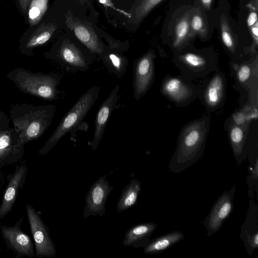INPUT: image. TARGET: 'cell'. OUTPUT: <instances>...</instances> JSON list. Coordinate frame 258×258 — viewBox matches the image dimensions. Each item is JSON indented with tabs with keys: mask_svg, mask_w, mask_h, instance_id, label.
<instances>
[{
	"mask_svg": "<svg viewBox=\"0 0 258 258\" xmlns=\"http://www.w3.org/2000/svg\"><path fill=\"white\" fill-rule=\"evenodd\" d=\"M56 106L22 103L13 105L10 117L23 145L41 137L50 126Z\"/></svg>",
	"mask_w": 258,
	"mask_h": 258,
	"instance_id": "6da1fadb",
	"label": "cell"
},
{
	"mask_svg": "<svg viewBox=\"0 0 258 258\" xmlns=\"http://www.w3.org/2000/svg\"><path fill=\"white\" fill-rule=\"evenodd\" d=\"M6 77L21 92L42 100L53 101L62 95L57 89L61 77L57 73H34L18 67L8 72Z\"/></svg>",
	"mask_w": 258,
	"mask_h": 258,
	"instance_id": "7a4b0ae2",
	"label": "cell"
},
{
	"mask_svg": "<svg viewBox=\"0 0 258 258\" xmlns=\"http://www.w3.org/2000/svg\"><path fill=\"white\" fill-rule=\"evenodd\" d=\"M100 91V87L94 86L90 88L81 95L63 116L52 134L39 150V155L46 154L62 137L75 130L97 100Z\"/></svg>",
	"mask_w": 258,
	"mask_h": 258,
	"instance_id": "3957f363",
	"label": "cell"
},
{
	"mask_svg": "<svg viewBox=\"0 0 258 258\" xmlns=\"http://www.w3.org/2000/svg\"><path fill=\"white\" fill-rule=\"evenodd\" d=\"M206 134L200 123L191 125L181 135L169 163V170L179 173L197 162L202 156Z\"/></svg>",
	"mask_w": 258,
	"mask_h": 258,
	"instance_id": "277c9868",
	"label": "cell"
},
{
	"mask_svg": "<svg viewBox=\"0 0 258 258\" xmlns=\"http://www.w3.org/2000/svg\"><path fill=\"white\" fill-rule=\"evenodd\" d=\"M45 56L71 72H85L90 69L93 61L90 55L69 39L63 40Z\"/></svg>",
	"mask_w": 258,
	"mask_h": 258,
	"instance_id": "5b68a950",
	"label": "cell"
},
{
	"mask_svg": "<svg viewBox=\"0 0 258 258\" xmlns=\"http://www.w3.org/2000/svg\"><path fill=\"white\" fill-rule=\"evenodd\" d=\"M26 208L34 242L36 256L48 258L54 257L56 249L46 226L33 207L27 204Z\"/></svg>",
	"mask_w": 258,
	"mask_h": 258,
	"instance_id": "8992f818",
	"label": "cell"
},
{
	"mask_svg": "<svg viewBox=\"0 0 258 258\" xmlns=\"http://www.w3.org/2000/svg\"><path fill=\"white\" fill-rule=\"evenodd\" d=\"M234 185L230 189L225 190L213 204L209 214L203 222L210 236L218 232L224 221L233 211V200L236 190Z\"/></svg>",
	"mask_w": 258,
	"mask_h": 258,
	"instance_id": "52a82bcc",
	"label": "cell"
},
{
	"mask_svg": "<svg viewBox=\"0 0 258 258\" xmlns=\"http://www.w3.org/2000/svg\"><path fill=\"white\" fill-rule=\"evenodd\" d=\"M113 188L105 176L100 177L92 185L86 196L84 218L97 215L102 217L105 214V204Z\"/></svg>",
	"mask_w": 258,
	"mask_h": 258,
	"instance_id": "ba28073f",
	"label": "cell"
},
{
	"mask_svg": "<svg viewBox=\"0 0 258 258\" xmlns=\"http://www.w3.org/2000/svg\"><path fill=\"white\" fill-rule=\"evenodd\" d=\"M154 53L149 51L134 63L133 90L136 100L144 96L149 89L154 78Z\"/></svg>",
	"mask_w": 258,
	"mask_h": 258,
	"instance_id": "9c48e42d",
	"label": "cell"
},
{
	"mask_svg": "<svg viewBox=\"0 0 258 258\" xmlns=\"http://www.w3.org/2000/svg\"><path fill=\"white\" fill-rule=\"evenodd\" d=\"M22 221L21 218L14 226H1V234L7 246L16 254L32 257L34 255L33 244L30 237L21 228Z\"/></svg>",
	"mask_w": 258,
	"mask_h": 258,
	"instance_id": "30bf717a",
	"label": "cell"
},
{
	"mask_svg": "<svg viewBox=\"0 0 258 258\" xmlns=\"http://www.w3.org/2000/svg\"><path fill=\"white\" fill-rule=\"evenodd\" d=\"M24 146L19 133L10 125V117L0 110V161L21 153Z\"/></svg>",
	"mask_w": 258,
	"mask_h": 258,
	"instance_id": "8fae6325",
	"label": "cell"
},
{
	"mask_svg": "<svg viewBox=\"0 0 258 258\" xmlns=\"http://www.w3.org/2000/svg\"><path fill=\"white\" fill-rule=\"evenodd\" d=\"M119 88V85H117L113 89L98 110L95 120L94 137L90 143L93 151L96 150L101 141L108 120L116 106Z\"/></svg>",
	"mask_w": 258,
	"mask_h": 258,
	"instance_id": "7c38bea8",
	"label": "cell"
},
{
	"mask_svg": "<svg viewBox=\"0 0 258 258\" xmlns=\"http://www.w3.org/2000/svg\"><path fill=\"white\" fill-rule=\"evenodd\" d=\"M65 17L67 27L74 32L76 37L90 51L100 57L106 51L103 44L89 25L71 15L67 14Z\"/></svg>",
	"mask_w": 258,
	"mask_h": 258,
	"instance_id": "4fadbf2b",
	"label": "cell"
},
{
	"mask_svg": "<svg viewBox=\"0 0 258 258\" xmlns=\"http://www.w3.org/2000/svg\"><path fill=\"white\" fill-rule=\"evenodd\" d=\"M258 207L252 198H250L249 206L246 218L241 226L240 237L249 255L258 248Z\"/></svg>",
	"mask_w": 258,
	"mask_h": 258,
	"instance_id": "5bb4252c",
	"label": "cell"
},
{
	"mask_svg": "<svg viewBox=\"0 0 258 258\" xmlns=\"http://www.w3.org/2000/svg\"><path fill=\"white\" fill-rule=\"evenodd\" d=\"M27 172V168L25 164L16 167L0 205V219L4 218L11 211L16 200L18 190L23 185Z\"/></svg>",
	"mask_w": 258,
	"mask_h": 258,
	"instance_id": "9a60e30c",
	"label": "cell"
},
{
	"mask_svg": "<svg viewBox=\"0 0 258 258\" xmlns=\"http://www.w3.org/2000/svg\"><path fill=\"white\" fill-rule=\"evenodd\" d=\"M153 222H147L134 225L128 229L124 235L122 244L124 246L138 248L145 246L150 237L157 228Z\"/></svg>",
	"mask_w": 258,
	"mask_h": 258,
	"instance_id": "2e32d148",
	"label": "cell"
},
{
	"mask_svg": "<svg viewBox=\"0 0 258 258\" xmlns=\"http://www.w3.org/2000/svg\"><path fill=\"white\" fill-rule=\"evenodd\" d=\"M56 28V24L53 23L40 25L22 45V52L27 55L32 54L34 48L44 44L50 39Z\"/></svg>",
	"mask_w": 258,
	"mask_h": 258,
	"instance_id": "e0dca14e",
	"label": "cell"
},
{
	"mask_svg": "<svg viewBox=\"0 0 258 258\" xmlns=\"http://www.w3.org/2000/svg\"><path fill=\"white\" fill-rule=\"evenodd\" d=\"M185 237L183 233L174 231L170 233L150 239L147 244L143 247V252L146 254H154L166 250Z\"/></svg>",
	"mask_w": 258,
	"mask_h": 258,
	"instance_id": "ac0fdd59",
	"label": "cell"
},
{
	"mask_svg": "<svg viewBox=\"0 0 258 258\" xmlns=\"http://www.w3.org/2000/svg\"><path fill=\"white\" fill-rule=\"evenodd\" d=\"M141 190V182L137 179H132L122 190L117 204V212L124 211L135 206L137 204Z\"/></svg>",
	"mask_w": 258,
	"mask_h": 258,
	"instance_id": "d6986e66",
	"label": "cell"
},
{
	"mask_svg": "<svg viewBox=\"0 0 258 258\" xmlns=\"http://www.w3.org/2000/svg\"><path fill=\"white\" fill-rule=\"evenodd\" d=\"M104 66L114 75L123 76L126 72L128 61L127 58L116 51L107 50L100 56Z\"/></svg>",
	"mask_w": 258,
	"mask_h": 258,
	"instance_id": "ffe728a7",
	"label": "cell"
},
{
	"mask_svg": "<svg viewBox=\"0 0 258 258\" xmlns=\"http://www.w3.org/2000/svg\"><path fill=\"white\" fill-rule=\"evenodd\" d=\"M223 82L222 78L217 76L209 84L206 92V100L209 106H217L222 99L223 93Z\"/></svg>",
	"mask_w": 258,
	"mask_h": 258,
	"instance_id": "44dd1931",
	"label": "cell"
},
{
	"mask_svg": "<svg viewBox=\"0 0 258 258\" xmlns=\"http://www.w3.org/2000/svg\"><path fill=\"white\" fill-rule=\"evenodd\" d=\"M190 16L185 14L179 19L174 29L173 46L178 47L181 45L189 35L190 31L189 24Z\"/></svg>",
	"mask_w": 258,
	"mask_h": 258,
	"instance_id": "7402d4cb",
	"label": "cell"
},
{
	"mask_svg": "<svg viewBox=\"0 0 258 258\" xmlns=\"http://www.w3.org/2000/svg\"><path fill=\"white\" fill-rule=\"evenodd\" d=\"M163 91L173 99L180 100L185 97L187 89L181 81L176 78L167 80L163 86Z\"/></svg>",
	"mask_w": 258,
	"mask_h": 258,
	"instance_id": "603a6c76",
	"label": "cell"
},
{
	"mask_svg": "<svg viewBox=\"0 0 258 258\" xmlns=\"http://www.w3.org/2000/svg\"><path fill=\"white\" fill-rule=\"evenodd\" d=\"M163 0H140L134 11L135 20L140 22Z\"/></svg>",
	"mask_w": 258,
	"mask_h": 258,
	"instance_id": "cb8c5ba5",
	"label": "cell"
},
{
	"mask_svg": "<svg viewBox=\"0 0 258 258\" xmlns=\"http://www.w3.org/2000/svg\"><path fill=\"white\" fill-rule=\"evenodd\" d=\"M182 61L192 71H199L206 67L207 61L202 55L192 52H187L181 56Z\"/></svg>",
	"mask_w": 258,
	"mask_h": 258,
	"instance_id": "d4e9b609",
	"label": "cell"
},
{
	"mask_svg": "<svg viewBox=\"0 0 258 258\" xmlns=\"http://www.w3.org/2000/svg\"><path fill=\"white\" fill-rule=\"evenodd\" d=\"M220 34L222 41L224 45L230 50L234 49L235 40L233 34L225 17H222L220 20Z\"/></svg>",
	"mask_w": 258,
	"mask_h": 258,
	"instance_id": "484cf974",
	"label": "cell"
},
{
	"mask_svg": "<svg viewBox=\"0 0 258 258\" xmlns=\"http://www.w3.org/2000/svg\"><path fill=\"white\" fill-rule=\"evenodd\" d=\"M48 0H34L29 11L30 20L32 23L38 21L45 11Z\"/></svg>",
	"mask_w": 258,
	"mask_h": 258,
	"instance_id": "4316f807",
	"label": "cell"
},
{
	"mask_svg": "<svg viewBox=\"0 0 258 258\" xmlns=\"http://www.w3.org/2000/svg\"><path fill=\"white\" fill-rule=\"evenodd\" d=\"M249 175L246 179L248 186V195L250 198H253L255 186L257 187L258 182V158H256L253 166H249Z\"/></svg>",
	"mask_w": 258,
	"mask_h": 258,
	"instance_id": "83f0119b",
	"label": "cell"
},
{
	"mask_svg": "<svg viewBox=\"0 0 258 258\" xmlns=\"http://www.w3.org/2000/svg\"><path fill=\"white\" fill-rule=\"evenodd\" d=\"M190 30L193 33L202 35L205 31V21L201 13L197 11L190 16Z\"/></svg>",
	"mask_w": 258,
	"mask_h": 258,
	"instance_id": "f1b7e54d",
	"label": "cell"
},
{
	"mask_svg": "<svg viewBox=\"0 0 258 258\" xmlns=\"http://www.w3.org/2000/svg\"><path fill=\"white\" fill-rule=\"evenodd\" d=\"M250 74L251 70L248 65L242 66L237 73L238 80L241 83L245 82L249 79Z\"/></svg>",
	"mask_w": 258,
	"mask_h": 258,
	"instance_id": "f546056e",
	"label": "cell"
},
{
	"mask_svg": "<svg viewBox=\"0 0 258 258\" xmlns=\"http://www.w3.org/2000/svg\"><path fill=\"white\" fill-rule=\"evenodd\" d=\"M246 22L248 26L249 27L257 23V15L256 12L252 11L249 14Z\"/></svg>",
	"mask_w": 258,
	"mask_h": 258,
	"instance_id": "4dcf8cb0",
	"label": "cell"
},
{
	"mask_svg": "<svg viewBox=\"0 0 258 258\" xmlns=\"http://www.w3.org/2000/svg\"><path fill=\"white\" fill-rule=\"evenodd\" d=\"M23 12L25 13L31 0H18Z\"/></svg>",
	"mask_w": 258,
	"mask_h": 258,
	"instance_id": "1f68e13d",
	"label": "cell"
},
{
	"mask_svg": "<svg viewBox=\"0 0 258 258\" xmlns=\"http://www.w3.org/2000/svg\"><path fill=\"white\" fill-rule=\"evenodd\" d=\"M250 32L257 42L258 37V23L250 27Z\"/></svg>",
	"mask_w": 258,
	"mask_h": 258,
	"instance_id": "d6a6232c",
	"label": "cell"
},
{
	"mask_svg": "<svg viewBox=\"0 0 258 258\" xmlns=\"http://www.w3.org/2000/svg\"><path fill=\"white\" fill-rule=\"evenodd\" d=\"M203 6L206 9H209L212 4L213 0H200Z\"/></svg>",
	"mask_w": 258,
	"mask_h": 258,
	"instance_id": "836d02e7",
	"label": "cell"
},
{
	"mask_svg": "<svg viewBox=\"0 0 258 258\" xmlns=\"http://www.w3.org/2000/svg\"><path fill=\"white\" fill-rule=\"evenodd\" d=\"M0 252H1V249H0Z\"/></svg>",
	"mask_w": 258,
	"mask_h": 258,
	"instance_id": "e575fe53",
	"label": "cell"
},
{
	"mask_svg": "<svg viewBox=\"0 0 258 258\" xmlns=\"http://www.w3.org/2000/svg\"><path fill=\"white\" fill-rule=\"evenodd\" d=\"M257 1V0H256Z\"/></svg>",
	"mask_w": 258,
	"mask_h": 258,
	"instance_id": "d590c367",
	"label": "cell"
}]
</instances>
